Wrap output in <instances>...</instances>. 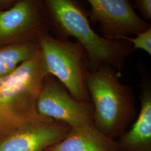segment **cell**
Returning <instances> with one entry per match:
<instances>
[{"label": "cell", "instance_id": "cell-1", "mask_svg": "<svg viewBox=\"0 0 151 151\" xmlns=\"http://www.w3.org/2000/svg\"><path fill=\"white\" fill-rule=\"evenodd\" d=\"M45 4L60 37L75 38L86 52L90 71L109 65L120 73L134 51L124 40H110L99 35L80 3L75 0H47Z\"/></svg>", "mask_w": 151, "mask_h": 151}, {"label": "cell", "instance_id": "cell-11", "mask_svg": "<svg viewBox=\"0 0 151 151\" xmlns=\"http://www.w3.org/2000/svg\"><path fill=\"white\" fill-rule=\"evenodd\" d=\"M39 50L38 42H22L0 48V78L11 74Z\"/></svg>", "mask_w": 151, "mask_h": 151}, {"label": "cell", "instance_id": "cell-10", "mask_svg": "<svg viewBox=\"0 0 151 151\" xmlns=\"http://www.w3.org/2000/svg\"><path fill=\"white\" fill-rule=\"evenodd\" d=\"M115 139L104 135L93 125L71 128L59 143L46 151H119Z\"/></svg>", "mask_w": 151, "mask_h": 151}, {"label": "cell", "instance_id": "cell-14", "mask_svg": "<svg viewBox=\"0 0 151 151\" xmlns=\"http://www.w3.org/2000/svg\"><path fill=\"white\" fill-rule=\"evenodd\" d=\"M119 151H122V150H120Z\"/></svg>", "mask_w": 151, "mask_h": 151}, {"label": "cell", "instance_id": "cell-13", "mask_svg": "<svg viewBox=\"0 0 151 151\" xmlns=\"http://www.w3.org/2000/svg\"><path fill=\"white\" fill-rule=\"evenodd\" d=\"M133 8L138 9L147 22L151 21V0H134L130 1Z\"/></svg>", "mask_w": 151, "mask_h": 151}, {"label": "cell", "instance_id": "cell-6", "mask_svg": "<svg viewBox=\"0 0 151 151\" xmlns=\"http://www.w3.org/2000/svg\"><path fill=\"white\" fill-rule=\"evenodd\" d=\"M87 14L90 22L96 24L104 38L122 40L137 35L151 27L141 18L128 0H88Z\"/></svg>", "mask_w": 151, "mask_h": 151}, {"label": "cell", "instance_id": "cell-4", "mask_svg": "<svg viewBox=\"0 0 151 151\" xmlns=\"http://www.w3.org/2000/svg\"><path fill=\"white\" fill-rule=\"evenodd\" d=\"M48 74L63 84L78 101L91 102L87 90L88 60L86 51L69 38L44 34L38 40Z\"/></svg>", "mask_w": 151, "mask_h": 151}, {"label": "cell", "instance_id": "cell-8", "mask_svg": "<svg viewBox=\"0 0 151 151\" xmlns=\"http://www.w3.org/2000/svg\"><path fill=\"white\" fill-rule=\"evenodd\" d=\"M47 27L38 1L24 0L9 10L0 11V43L22 37L25 42H38Z\"/></svg>", "mask_w": 151, "mask_h": 151}, {"label": "cell", "instance_id": "cell-2", "mask_svg": "<svg viewBox=\"0 0 151 151\" xmlns=\"http://www.w3.org/2000/svg\"><path fill=\"white\" fill-rule=\"evenodd\" d=\"M48 75L40 49L11 74L0 78V137L44 117L37 104Z\"/></svg>", "mask_w": 151, "mask_h": 151}, {"label": "cell", "instance_id": "cell-7", "mask_svg": "<svg viewBox=\"0 0 151 151\" xmlns=\"http://www.w3.org/2000/svg\"><path fill=\"white\" fill-rule=\"evenodd\" d=\"M71 127L44 118L27 124L0 142V151H46L63 140Z\"/></svg>", "mask_w": 151, "mask_h": 151}, {"label": "cell", "instance_id": "cell-12", "mask_svg": "<svg viewBox=\"0 0 151 151\" xmlns=\"http://www.w3.org/2000/svg\"><path fill=\"white\" fill-rule=\"evenodd\" d=\"M122 40L128 41L132 44L133 50L136 49H142L151 55V27L146 32L138 34L135 38L125 37Z\"/></svg>", "mask_w": 151, "mask_h": 151}, {"label": "cell", "instance_id": "cell-3", "mask_svg": "<svg viewBox=\"0 0 151 151\" xmlns=\"http://www.w3.org/2000/svg\"><path fill=\"white\" fill-rule=\"evenodd\" d=\"M122 73L109 65L88 70L86 84L93 106V125L115 139L122 135L137 114L134 91L120 81Z\"/></svg>", "mask_w": 151, "mask_h": 151}, {"label": "cell", "instance_id": "cell-5", "mask_svg": "<svg viewBox=\"0 0 151 151\" xmlns=\"http://www.w3.org/2000/svg\"><path fill=\"white\" fill-rule=\"evenodd\" d=\"M38 113L71 128L93 125V106L73 97L53 76L45 78L37 104Z\"/></svg>", "mask_w": 151, "mask_h": 151}, {"label": "cell", "instance_id": "cell-9", "mask_svg": "<svg viewBox=\"0 0 151 151\" xmlns=\"http://www.w3.org/2000/svg\"><path fill=\"white\" fill-rule=\"evenodd\" d=\"M141 75L140 113L130 129L119 137L120 150L151 151V81L148 74L139 65Z\"/></svg>", "mask_w": 151, "mask_h": 151}]
</instances>
